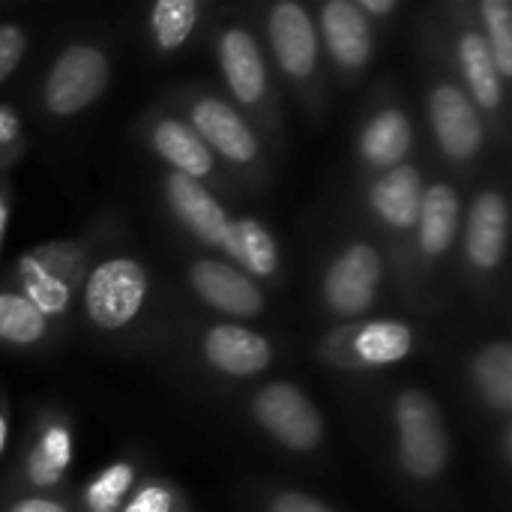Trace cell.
Segmentation results:
<instances>
[{
	"mask_svg": "<svg viewBox=\"0 0 512 512\" xmlns=\"http://www.w3.org/2000/svg\"><path fill=\"white\" fill-rule=\"evenodd\" d=\"M24 153V132L15 108L0 105V171L9 168Z\"/></svg>",
	"mask_w": 512,
	"mask_h": 512,
	"instance_id": "30",
	"label": "cell"
},
{
	"mask_svg": "<svg viewBox=\"0 0 512 512\" xmlns=\"http://www.w3.org/2000/svg\"><path fill=\"white\" fill-rule=\"evenodd\" d=\"M87 276V249L75 240H54L24 252L15 264L18 294L42 318H63Z\"/></svg>",
	"mask_w": 512,
	"mask_h": 512,
	"instance_id": "1",
	"label": "cell"
},
{
	"mask_svg": "<svg viewBox=\"0 0 512 512\" xmlns=\"http://www.w3.org/2000/svg\"><path fill=\"white\" fill-rule=\"evenodd\" d=\"M234 249L228 264L243 270L249 279H270L279 273V246L273 234L252 216L231 219Z\"/></svg>",
	"mask_w": 512,
	"mask_h": 512,
	"instance_id": "23",
	"label": "cell"
},
{
	"mask_svg": "<svg viewBox=\"0 0 512 512\" xmlns=\"http://www.w3.org/2000/svg\"><path fill=\"white\" fill-rule=\"evenodd\" d=\"M474 384L480 399L498 411L510 414L512 408V348L510 342H492L477 351L474 357Z\"/></svg>",
	"mask_w": 512,
	"mask_h": 512,
	"instance_id": "24",
	"label": "cell"
},
{
	"mask_svg": "<svg viewBox=\"0 0 512 512\" xmlns=\"http://www.w3.org/2000/svg\"><path fill=\"white\" fill-rule=\"evenodd\" d=\"M249 414L273 441L294 453H312L324 438V420L318 408L291 381H273L261 387L249 402Z\"/></svg>",
	"mask_w": 512,
	"mask_h": 512,
	"instance_id": "6",
	"label": "cell"
},
{
	"mask_svg": "<svg viewBox=\"0 0 512 512\" xmlns=\"http://www.w3.org/2000/svg\"><path fill=\"white\" fill-rule=\"evenodd\" d=\"M147 141L177 174H186L201 183L204 177H213V171H216L213 153L207 150V144L198 138V132L186 120L159 117L147 132Z\"/></svg>",
	"mask_w": 512,
	"mask_h": 512,
	"instance_id": "18",
	"label": "cell"
},
{
	"mask_svg": "<svg viewBox=\"0 0 512 512\" xmlns=\"http://www.w3.org/2000/svg\"><path fill=\"white\" fill-rule=\"evenodd\" d=\"M201 354L207 366L228 378H252L273 363V345L261 333L237 324L210 327L201 339Z\"/></svg>",
	"mask_w": 512,
	"mask_h": 512,
	"instance_id": "15",
	"label": "cell"
},
{
	"mask_svg": "<svg viewBox=\"0 0 512 512\" xmlns=\"http://www.w3.org/2000/svg\"><path fill=\"white\" fill-rule=\"evenodd\" d=\"M462 78L468 84V99L477 105V111L498 114L504 105V78L492 60V51L477 30H462L456 42Z\"/></svg>",
	"mask_w": 512,
	"mask_h": 512,
	"instance_id": "21",
	"label": "cell"
},
{
	"mask_svg": "<svg viewBox=\"0 0 512 512\" xmlns=\"http://www.w3.org/2000/svg\"><path fill=\"white\" fill-rule=\"evenodd\" d=\"M321 36L333 63L345 72H360L375 54L372 24L354 0H330L321 6Z\"/></svg>",
	"mask_w": 512,
	"mask_h": 512,
	"instance_id": "16",
	"label": "cell"
},
{
	"mask_svg": "<svg viewBox=\"0 0 512 512\" xmlns=\"http://www.w3.org/2000/svg\"><path fill=\"white\" fill-rule=\"evenodd\" d=\"M108 54L90 42H72L48 69L42 102L54 117H72L90 108L108 87Z\"/></svg>",
	"mask_w": 512,
	"mask_h": 512,
	"instance_id": "4",
	"label": "cell"
},
{
	"mask_svg": "<svg viewBox=\"0 0 512 512\" xmlns=\"http://www.w3.org/2000/svg\"><path fill=\"white\" fill-rule=\"evenodd\" d=\"M381 255L369 243H351L342 249L324 273L321 294L330 312L342 318H360L375 306L381 288Z\"/></svg>",
	"mask_w": 512,
	"mask_h": 512,
	"instance_id": "7",
	"label": "cell"
},
{
	"mask_svg": "<svg viewBox=\"0 0 512 512\" xmlns=\"http://www.w3.org/2000/svg\"><path fill=\"white\" fill-rule=\"evenodd\" d=\"M165 198L171 213L183 222V228L198 237L201 243L225 252V258H231L234 249V234H231V216L228 210L213 198V192L177 171H168L165 177Z\"/></svg>",
	"mask_w": 512,
	"mask_h": 512,
	"instance_id": "9",
	"label": "cell"
},
{
	"mask_svg": "<svg viewBox=\"0 0 512 512\" xmlns=\"http://www.w3.org/2000/svg\"><path fill=\"white\" fill-rule=\"evenodd\" d=\"M24 51H27V33L18 24L0 21V84L15 72Z\"/></svg>",
	"mask_w": 512,
	"mask_h": 512,
	"instance_id": "31",
	"label": "cell"
},
{
	"mask_svg": "<svg viewBox=\"0 0 512 512\" xmlns=\"http://www.w3.org/2000/svg\"><path fill=\"white\" fill-rule=\"evenodd\" d=\"M411 147H414V126L402 108L378 111L360 132V156L369 168H378L381 174L396 165H405Z\"/></svg>",
	"mask_w": 512,
	"mask_h": 512,
	"instance_id": "22",
	"label": "cell"
},
{
	"mask_svg": "<svg viewBox=\"0 0 512 512\" xmlns=\"http://www.w3.org/2000/svg\"><path fill=\"white\" fill-rule=\"evenodd\" d=\"M357 6H360V12H363L366 18H369V15L384 18V15H393V12L399 9L396 0H357Z\"/></svg>",
	"mask_w": 512,
	"mask_h": 512,
	"instance_id": "35",
	"label": "cell"
},
{
	"mask_svg": "<svg viewBox=\"0 0 512 512\" xmlns=\"http://www.w3.org/2000/svg\"><path fill=\"white\" fill-rule=\"evenodd\" d=\"M189 126L207 144V150L219 153L237 168H249L261 156V144L255 129L219 96H198L189 105Z\"/></svg>",
	"mask_w": 512,
	"mask_h": 512,
	"instance_id": "10",
	"label": "cell"
},
{
	"mask_svg": "<svg viewBox=\"0 0 512 512\" xmlns=\"http://www.w3.org/2000/svg\"><path fill=\"white\" fill-rule=\"evenodd\" d=\"M48 318L36 312L30 300L18 291H0V342L15 348H30L48 336Z\"/></svg>",
	"mask_w": 512,
	"mask_h": 512,
	"instance_id": "26",
	"label": "cell"
},
{
	"mask_svg": "<svg viewBox=\"0 0 512 512\" xmlns=\"http://www.w3.org/2000/svg\"><path fill=\"white\" fill-rule=\"evenodd\" d=\"M6 438H9V417H6V411H3V405H0V456H3V450H6Z\"/></svg>",
	"mask_w": 512,
	"mask_h": 512,
	"instance_id": "36",
	"label": "cell"
},
{
	"mask_svg": "<svg viewBox=\"0 0 512 512\" xmlns=\"http://www.w3.org/2000/svg\"><path fill=\"white\" fill-rule=\"evenodd\" d=\"M147 285V270L135 258H108L84 276V312L99 330H123L144 309Z\"/></svg>",
	"mask_w": 512,
	"mask_h": 512,
	"instance_id": "3",
	"label": "cell"
},
{
	"mask_svg": "<svg viewBox=\"0 0 512 512\" xmlns=\"http://www.w3.org/2000/svg\"><path fill=\"white\" fill-rule=\"evenodd\" d=\"M75 456V438L66 420L48 417L39 423L36 438L24 459V480L33 489H54L63 483Z\"/></svg>",
	"mask_w": 512,
	"mask_h": 512,
	"instance_id": "19",
	"label": "cell"
},
{
	"mask_svg": "<svg viewBox=\"0 0 512 512\" xmlns=\"http://www.w3.org/2000/svg\"><path fill=\"white\" fill-rule=\"evenodd\" d=\"M429 123L441 153L453 162H471L483 150L486 129L477 105L468 93L450 81H441L429 93Z\"/></svg>",
	"mask_w": 512,
	"mask_h": 512,
	"instance_id": "8",
	"label": "cell"
},
{
	"mask_svg": "<svg viewBox=\"0 0 512 512\" xmlns=\"http://www.w3.org/2000/svg\"><path fill=\"white\" fill-rule=\"evenodd\" d=\"M423 174L414 165H396L384 171L369 186V207L372 213L393 231H411L417 228L420 201H423Z\"/></svg>",
	"mask_w": 512,
	"mask_h": 512,
	"instance_id": "17",
	"label": "cell"
},
{
	"mask_svg": "<svg viewBox=\"0 0 512 512\" xmlns=\"http://www.w3.org/2000/svg\"><path fill=\"white\" fill-rule=\"evenodd\" d=\"M9 216H12V183L9 177H0V249H3L6 228H9Z\"/></svg>",
	"mask_w": 512,
	"mask_h": 512,
	"instance_id": "34",
	"label": "cell"
},
{
	"mask_svg": "<svg viewBox=\"0 0 512 512\" xmlns=\"http://www.w3.org/2000/svg\"><path fill=\"white\" fill-rule=\"evenodd\" d=\"M138 486L135 480V465L120 459L102 468L81 492V507L84 512H120L132 489Z\"/></svg>",
	"mask_w": 512,
	"mask_h": 512,
	"instance_id": "27",
	"label": "cell"
},
{
	"mask_svg": "<svg viewBox=\"0 0 512 512\" xmlns=\"http://www.w3.org/2000/svg\"><path fill=\"white\" fill-rule=\"evenodd\" d=\"M507 234H510V204L498 189H483L471 210L465 228V255L474 270L492 273L501 267L507 255Z\"/></svg>",
	"mask_w": 512,
	"mask_h": 512,
	"instance_id": "14",
	"label": "cell"
},
{
	"mask_svg": "<svg viewBox=\"0 0 512 512\" xmlns=\"http://www.w3.org/2000/svg\"><path fill=\"white\" fill-rule=\"evenodd\" d=\"M318 351L342 369L396 366L414 351V330L405 321H354L333 330Z\"/></svg>",
	"mask_w": 512,
	"mask_h": 512,
	"instance_id": "5",
	"label": "cell"
},
{
	"mask_svg": "<svg viewBox=\"0 0 512 512\" xmlns=\"http://www.w3.org/2000/svg\"><path fill=\"white\" fill-rule=\"evenodd\" d=\"M201 15L195 0H156L150 9V36L162 54H171L186 45Z\"/></svg>",
	"mask_w": 512,
	"mask_h": 512,
	"instance_id": "25",
	"label": "cell"
},
{
	"mask_svg": "<svg viewBox=\"0 0 512 512\" xmlns=\"http://www.w3.org/2000/svg\"><path fill=\"white\" fill-rule=\"evenodd\" d=\"M189 285L201 303L231 318H258L264 312V294L243 270L228 261L198 258L189 267Z\"/></svg>",
	"mask_w": 512,
	"mask_h": 512,
	"instance_id": "12",
	"label": "cell"
},
{
	"mask_svg": "<svg viewBox=\"0 0 512 512\" xmlns=\"http://www.w3.org/2000/svg\"><path fill=\"white\" fill-rule=\"evenodd\" d=\"M267 512H333L324 501L312 498V495H303V492H279Z\"/></svg>",
	"mask_w": 512,
	"mask_h": 512,
	"instance_id": "32",
	"label": "cell"
},
{
	"mask_svg": "<svg viewBox=\"0 0 512 512\" xmlns=\"http://www.w3.org/2000/svg\"><path fill=\"white\" fill-rule=\"evenodd\" d=\"M267 36L279 69L291 81H309L318 66V27L312 15L294 3L282 0L267 12Z\"/></svg>",
	"mask_w": 512,
	"mask_h": 512,
	"instance_id": "11",
	"label": "cell"
},
{
	"mask_svg": "<svg viewBox=\"0 0 512 512\" xmlns=\"http://www.w3.org/2000/svg\"><path fill=\"white\" fill-rule=\"evenodd\" d=\"M396 456L411 480H438L450 465V435L441 405L423 390H405L393 405Z\"/></svg>",
	"mask_w": 512,
	"mask_h": 512,
	"instance_id": "2",
	"label": "cell"
},
{
	"mask_svg": "<svg viewBox=\"0 0 512 512\" xmlns=\"http://www.w3.org/2000/svg\"><path fill=\"white\" fill-rule=\"evenodd\" d=\"M462 225V201L450 183H432L423 192L420 216H417V240L426 258H441L459 237Z\"/></svg>",
	"mask_w": 512,
	"mask_h": 512,
	"instance_id": "20",
	"label": "cell"
},
{
	"mask_svg": "<svg viewBox=\"0 0 512 512\" xmlns=\"http://www.w3.org/2000/svg\"><path fill=\"white\" fill-rule=\"evenodd\" d=\"M483 39L501 78H512V6L510 0H480Z\"/></svg>",
	"mask_w": 512,
	"mask_h": 512,
	"instance_id": "28",
	"label": "cell"
},
{
	"mask_svg": "<svg viewBox=\"0 0 512 512\" xmlns=\"http://www.w3.org/2000/svg\"><path fill=\"white\" fill-rule=\"evenodd\" d=\"M120 512H186V507L168 480H147L132 489Z\"/></svg>",
	"mask_w": 512,
	"mask_h": 512,
	"instance_id": "29",
	"label": "cell"
},
{
	"mask_svg": "<svg viewBox=\"0 0 512 512\" xmlns=\"http://www.w3.org/2000/svg\"><path fill=\"white\" fill-rule=\"evenodd\" d=\"M6 512H69L60 501H51V498H21L15 501Z\"/></svg>",
	"mask_w": 512,
	"mask_h": 512,
	"instance_id": "33",
	"label": "cell"
},
{
	"mask_svg": "<svg viewBox=\"0 0 512 512\" xmlns=\"http://www.w3.org/2000/svg\"><path fill=\"white\" fill-rule=\"evenodd\" d=\"M216 60L231 96L246 105L258 108L267 99V63L261 54L258 39L243 27H228L216 36Z\"/></svg>",
	"mask_w": 512,
	"mask_h": 512,
	"instance_id": "13",
	"label": "cell"
}]
</instances>
